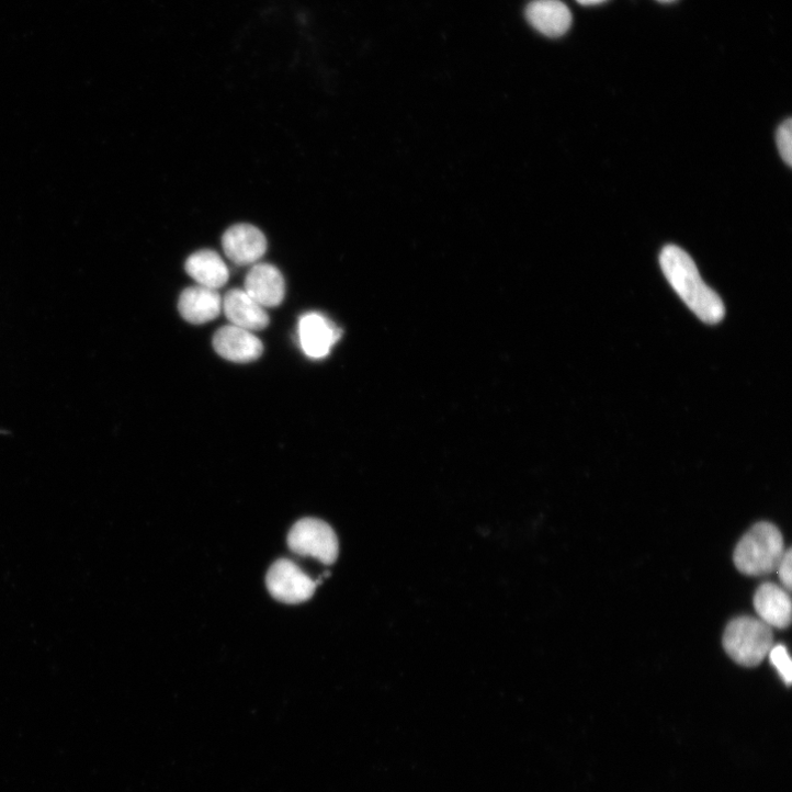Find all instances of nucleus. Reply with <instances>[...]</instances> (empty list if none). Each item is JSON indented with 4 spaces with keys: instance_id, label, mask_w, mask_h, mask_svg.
<instances>
[{
    "instance_id": "obj_1",
    "label": "nucleus",
    "mask_w": 792,
    "mask_h": 792,
    "mask_svg": "<svg viewBox=\"0 0 792 792\" xmlns=\"http://www.w3.org/2000/svg\"><path fill=\"white\" fill-rule=\"evenodd\" d=\"M660 267L669 284L703 323L713 325L725 316L721 297L701 279L692 258L681 248L668 245L659 257Z\"/></svg>"
},
{
    "instance_id": "obj_2",
    "label": "nucleus",
    "mask_w": 792,
    "mask_h": 792,
    "mask_svg": "<svg viewBox=\"0 0 792 792\" xmlns=\"http://www.w3.org/2000/svg\"><path fill=\"white\" fill-rule=\"evenodd\" d=\"M784 553L780 531L771 523L760 522L742 538L733 561L739 573L759 577L776 573Z\"/></svg>"
},
{
    "instance_id": "obj_3",
    "label": "nucleus",
    "mask_w": 792,
    "mask_h": 792,
    "mask_svg": "<svg viewBox=\"0 0 792 792\" xmlns=\"http://www.w3.org/2000/svg\"><path fill=\"white\" fill-rule=\"evenodd\" d=\"M723 646L736 664L756 667L773 646L772 629L757 618H736L724 631Z\"/></svg>"
},
{
    "instance_id": "obj_4",
    "label": "nucleus",
    "mask_w": 792,
    "mask_h": 792,
    "mask_svg": "<svg viewBox=\"0 0 792 792\" xmlns=\"http://www.w3.org/2000/svg\"><path fill=\"white\" fill-rule=\"evenodd\" d=\"M290 550L305 557H313L324 565L336 562L339 553L338 539L333 530L318 519L299 520L287 536Z\"/></svg>"
},
{
    "instance_id": "obj_5",
    "label": "nucleus",
    "mask_w": 792,
    "mask_h": 792,
    "mask_svg": "<svg viewBox=\"0 0 792 792\" xmlns=\"http://www.w3.org/2000/svg\"><path fill=\"white\" fill-rule=\"evenodd\" d=\"M265 580L271 596L286 604L308 601L319 585L288 559L275 562L269 569Z\"/></svg>"
},
{
    "instance_id": "obj_6",
    "label": "nucleus",
    "mask_w": 792,
    "mask_h": 792,
    "mask_svg": "<svg viewBox=\"0 0 792 792\" xmlns=\"http://www.w3.org/2000/svg\"><path fill=\"white\" fill-rule=\"evenodd\" d=\"M340 337L341 330L320 313L310 312L299 318L298 339L302 350L309 358L327 357Z\"/></svg>"
},
{
    "instance_id": "obj_7",
    "label": "nucleus",
    "mask_w": 792,
    "mask_h": 792,
    "mask_svg": "<svg viewBox=\"0 0 792 792\" xmlns=\"http://www.w3.org/2000/svg\"><path fill=\"white\" fill-rule=\"evenodd\" d=\"M223 249L227 258L238 265H249L260 260L268 247L267 238L257 227L239 224L223 236Z\"/></svg>"
},
{
    "instance_id": "obj_8",
    "label": "nucleus",
    "mask_w": 792,
    "mask_h": 792,
    "mask_svg": "<svg viewBox=\"0 0 792 792\" xmlns=\"http://www.w3.org/2000/svg\"><path fill=\"white\" fill-rule=\"evenodd\" d=\"M213 344L220 357L238 363L254 361L263 352L261 340L252 331L231 324L216 331Z\"/></svg>"
},
{
    "instance_id": "obj_9",
    "label": "nucleus",
    "mask_w": 792,
    "mask_h": 792,
    "mask_svg": "<svg viewBox=\"0 0 792 792\" xmlns=\"http://www.w3.org/2000/svg\"><path fill=\"white\" fill-rule=\"evenodd\" d=\"M245 291L264 308L276 307L284 299V278L272 264H254L246 276Z\"/></svg>"
},
{
    "instance_id": "obj_10",
    "label": "nucleus",
    "mask_w": 792,
    "mask_h": 792,
    "mask_svg": "<svg viewBox=\"0 0 792 792\" xmlns=\"http://www.w3.org/2000/svg\"><path fill=\"white\" fill-rule=\"evenodd\" d=\"M754 608L763 623L771 629L783 630L791 623V599L782 587L766 582L756 591Z\"/></svg>"
},
{
    "instance_id": "obj_11",
    "label": "nucleus",
    "mask_w": 792,
    "mask_h": 792,
    "mask_svg": "<svg viewBox=\"0 0 792 792\" xmlns=\"http://www.w3.org/2000/svg\"><path fill=\"white\" fill-rule=\"evenodd\" d=\"M529 23L551 38L564 36L573 23L569 9L561 0H534L527 9Z\"/></svg>"
},
{
    "instance_id": "obj_12",
    "label": "nucleus",
    "mask_w": 792,
    "mask_h": 792,
    "mask_svg": "<svg viewBox=\"0 0 792 792\" xmlns=\"http://www.w3.org/2000/svg\"><path fill=\"white\" fill-rule=\"evenodd\" d=\"M223 308L231 325L252 332L264 329L270 323L265 308L245 290L229 291L223 301Z\"/></svg>"
},
{
    "instance_id": "obj_13",
    "label": "nucleus",
    "mask_w": 792,
    "mask_h": 792,
    "mask_svg": "<svg viewBox=\"0 0 792 792\" xmlns=\"http://www.w3.org/2000/svg\"><path fill=\"white\" fill-rule=\"evenodd\" d=\"M223 308V299L217 290L202 285L185 288L179 299L182 317L194 325L216 319Z\"/></svg>"
},
{
    "instance_id": "obj_14",
    "label": "nucleus",
    "mask_w": 792,
    "mask_h": 792,
    "mask_svg": "<svg viewBox=\"0 0 792 792\" xmlns=\"http://www.w3.org/2000/svg\"><path fill=\"white\" fill-rule=\"evenodd\" d=\"M185 270L199 285L213 290L223 287L229 279V271L224 260L217 252L208 249L190 256L185 262Z\"/></svg>"
},
{
    "instance_id": "obj_15",
    "label": "nucleus",
    "mask_w": 792,
    "mask_h": 792,
    "mask_svg": "<svg viewBox=\"0 0 792 792\" xmlns=\"http://www.w3.org/2000/svg\"><path fill=\"white\" fill-rule=\"evenodd\" d=\"M769 658L782 681L789 687L792 680L791 658L784 645H773L769 652Z\"/></svg>"
},
{
    "instance_id": "obj_16",
    "label": "nucleus",
    "mask_w": 792,
    "mask_h": 792,
    "mask_svg": "<svg viewBox=\"0 0 792 792\" xmlns=\"http://www.w3.org/2000/svg\"><path fill=\"white\" fill-rule=\"evenodd\" d=\"M777 147L781 159L792 166V121L788 118L777 129Z\"/></svg>"
},
{
    "instance_id": "obj_17",
    "label": "nucleus",
    "mask_w": 792,
    "mask_h": 792,
    "mask_svg": "<svg viewBox=\"0 0 792 792\" xmlns=\"http://www.w3.org/2000/svg\"><path fill=\"white\" fill-rule=\"evenodd\" d=\"M791 566H792L791 550H787L779 566L777 567L776 573H778V577L780 579L782 588L785 589L788 592L791 591V584H792Z\"/></svg>"
},
{
    "instance_id": "obj_18",
    "label": "nucleus",
    "mask_w": 792,
    "mask_h": 792,
    "mask_svg": "<svg viewBox=\"0 0 792 792\" xmlns=\"http://www.w3.org/2000/svg\"><path fill=\"white\" fill-rule=\"evenodd\" d=\"M584 7H595L607 2V0H577Z\"/></svg>"
},
{
    "instance_id": "obj_19",
    "label": "nucleus",
    "mask_w": 792,
    "mask_h": 792,
    "mask_svg": "<svg viewBox=\"0 0 792 792\" xmlns=\"http://www.w3.org/2000/svg\"><path fill=\"white\" fill-rule=\"evenodd\" d=\"M660 3H672L675 0H658Z\"/></svg>"
}]
</instances>
